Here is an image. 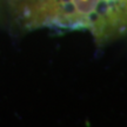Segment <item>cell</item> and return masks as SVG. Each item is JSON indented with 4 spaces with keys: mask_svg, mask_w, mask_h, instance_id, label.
Wrapping results in <instances>:
<instances>
[{
    "mask_svg": "<svg viewBox=\"0 0 127 127\" xmlns=\"http://www.w3.org/2000/svg\"><path fill=\"white\" fill-rule=\"evenodd\" d=\"M27 28L90 32L99 40L127 34V0H12Z\"/></svg>",
    "mask_w": 127,
    "mask_h": 127,
    "instance_id": "6da1fadb",
    "label": "cell"
}]
</instances>
